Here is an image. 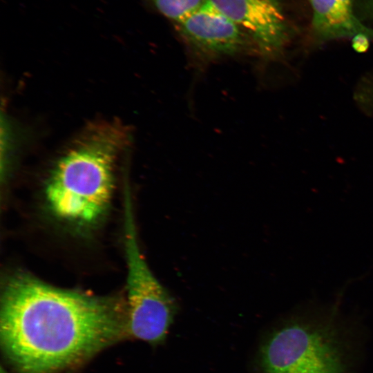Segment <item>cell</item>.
<instances>
[{"instance_id": "6da1fadb", "label": "cell", "mask_w": 373, "mask_h": 373, "mask_svg": "<svg viewBox=\"0 0 373 373\" xmlns=\"http://www.w3.org/2000/svg\"><path fill=\"white\" fill-rule=\"evenodd\" d=\"M1 339L6 356L26 373H52L118 338L126 318L113 302L62 289L26 274L6 284Z\"/></svg>"}, {"instance_id": "7a4b0ae2", "label": "cell", "mask_w": 373, "mask_h": 373, "mask_svg": "<svg viewBox=\"0 0 373 373\" xmlns=\"http://www.w3.org/2000/svg\"><path fill=\"white\" fill-rule=\"evenodd\" d=\"M127 141L121 125L94 126L55 164L46 187L50 209L79 224L97 220L108 207L115 160Z\"/></svg>"}, {"instance_id": "3957f363", "label": "cell", "mask_w": 373, "mask_h": 373, "mask_svg": "<svg viewBox=\"0 0 373 373\" xmlns=\"http://www.w3.org/2000/svg\"><path fill=\"white\" fill-rule=\"evenodd\" d=\"M125 206L127 264V334L150 343L166 338L176 312L175 301L149 268L140 251L130 201Z\"/></svg>"}, {"instance_id": "277c9868", "label": "cell", "mask_w": 373, "mask_h": 373, "mask_svg": "<svg viewBox=\"0 0 373 373\" xmlns=\"http://www.w3.org/2000/svg\"><path fill=\"white\" fill-rule=\"evenodd\" d=\"M260 362L264 373H345L333 332L303 322L274 332L261 349Z\"/></svg>"}, {"instance_id": "5b68a950", "label": "cell", "mask_w": 373, "mask_h": 373, "mask_svg": "<svg viewBox=\"0 0 373 373\" xmlns=\"http://www.w3.org/2000/svg\"><path fill=\"white\" fill-rule=\"evenodd\" d=\"M173 25L192 54L204 64L254 50L247 34L209 0Z\"/></svg>"}, {"instance_id": "8992f818", "label": "cell", "mask_w": 373, "mask_h": 373, "mask_svg": "<svg viewBox=\"0 0 373 373\" xmlns=\"http://www.w3.org/2000/svg\"><path fill=\"white\" fill-rule=\"evenodd\" d=\"M249 37L262 59L280 57L293 30L280 0H209Z\"/></svg>"}, {"instance_id": "52a82bcc", "label": "cell", "mask_w": 373, "mask_h": 373, "mask_svg": "<svg viewBox=\"0 0 373 373\" xmlns=\"http://www.w3.org/2000/svg\"><path fill=\"white\" fill-rule=\"evenodd\" d=\"M312 11V33L319 42L365 35L373 40V28L354 12V0H308Z\"/></svg>"}, {"instance_id": "ba28073f", "label": "cell", "mask_w": 373, "mask_h": 373, "mask_svg": "<svg viewBox=\"0 0 373 373\" xmlns=\"http://www.w3.org/2000/svg\"><path fill=\"white\" fill-rule=\"evenodd\" d=\"M155 9L176 23L200 8L207 0H149Z\"/></svg>"}, {"instance_id": "9c48e42d", "label": "cell", "mask_w": 373, "mask_h": 373, "mask_svg": "<svg viewBox=\"0 0 373 373\" xmlns=\"http://www.w3.org/2000/svg\"><path fill=\"white\" fill-rule=\"evenodd\" d=\"M370 40L365 35H357L352 38V46L357 52H365L370 46Z\"/></svg>"}]
</instances>
